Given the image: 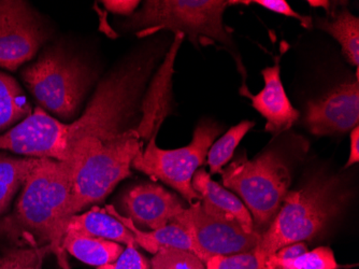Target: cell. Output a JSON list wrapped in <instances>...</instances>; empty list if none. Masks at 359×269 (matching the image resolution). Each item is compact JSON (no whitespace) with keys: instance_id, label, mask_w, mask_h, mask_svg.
<instances>
[{"instance_id":"obj_1","label":"cell","mask_w":359,"mask_h":269,"mask_svg":"<svg viewBox=\"0 0 359 269\" xmlns=\"http://www.w3.org/2000/svg\"><path fill=\"white\" fill-rule=\"evenodd\" d=\"M70 162L39 159L24 182L12 214L0 220V235L18 247L50 246L62 269H70L62 238L69 216Z\"/></svg>"},{"instance_id":"obj_2","label":"cell","mask_w":359,"mask_h":269,"mask_svg":"<svg viewBox=\"0 0 359 269\" xmlns=\"http://www.w3.org/2000/svg\"><path fill=\"white\" fill-rule=\"evenodd\" d=\"M158 53L144 52L128 58L97 88L86 112L68 124L67 143L72 150L84 139L110 141L122 136L136 114L147 82L156 66Z\"/></svg>"},{"instance_id":"obj_3","label":"cell","mask_w":359,"mask_h":269,"mask_svg":"<svg viewBox=\"0 0 359 269\" xmlns=\"http://www.w3.org/2000/svg\"><path fill=\"white\" fill-rule=\"evenodd\" d=\"M348 196L338 176L320 173L300 189L288 192L254 249L258 258L265 263L283 247L318 237L344 211Z\"/></svg>"},{"instance_id":"obj_4","label":"cell","mask_w":359,"mask_h":269,"mask_svg":"<svg viewBox=\"0 0 359 269\" xmlns=\"http://www.w3.org/2000/svg\"><path fill=\"white\" fill-rule=\"evenodd\" d=\"M240 1L231 0H148L140 10L129 16L125 29L136 32L140 37L152 35L158 30H171L175 34L187 36L194 44H222L236 60L238 70L243 77L245 86V68L241 56L238 55L233 38L224 25V12L227 7Z\"/></svg>"},{"instance_id":"obj_5","label":"cell","mask_w":359,"mask_h":269,"mask_svg":"<svg viewBox=\"0 0 359 269\" xmlns=\"http://www.w3.org/2000/svg\"><path fill=\"white\" fill-rule=\"evenodd\" d=\"M140 131L129 129L110 141L84 139L72 150V187L68 216L100 203L123 180L132 176L133 161L141 152Z\"/></svg>"},{"instance_id":"obj_6","label":"cell","mask_w":359,"mask_h":269,"mask_svg":"<svg viewBox=\"0 0 359 269\" xmlns=\"http://www.w3.org/2000/svg\"><path fill=\"white\" fill-rule=\"evenodd\" d=\"M292 150L272 147L254 159L243 153L222 171L224 188L241 197L258 226L271 223L290 192Z\"/></svg>"},{"instance_id":"obj_7","label":"cell","mask_w":359,"mask_h":269,"mask_svg":"<svg viewBox=\"0 0 359 269\" xmlns=\"http://www.w3.org/2000/svg\"><path fill=\"white\" fill-rule=\"evenodd\" d=\"M22 78L40 106L69 120L76 115L94 74L80 58L56 46L26 67Z\"/></svg>"},{"instance_id":"obj_8","label":"cell","mask_w":359,"mask_h":269,"mask_svg":"<svg viewBox=\"0 0 359 269\" xmlns=\"http://www.w3.org/2000/svg\"><path fill=\"white\" fill-rule=\"evenodd\" d=\"M223 131L217 122L205 120L194 131L193 139L187 147L164 150L157 145V133L153 135L147 147L135 157L132 167L151 178L168 184L181 194L189 204L201 202L194 190L191 180L198 168L205 164L210 147Z\"/></svg>"},{"instance_id":"obj_9","label":"cell","mask_w":359,"mask_h":269,"mask_svg":"<svg viewBox=\"0 0 359 269\" xmlns=\"http://www.w3.org/2000/svg\"><path fill=\"white\" fill-rule=\"evenodd\" d=\"M175 222L189 232L203 263L212 256H233L250 252L257 247L262 234L247 232L236 222L208 214L201 202L191 204Z\"/></svg>"},{"instance_id":"obj_10","label":"cell","mask_w":359,"mask_h":269,"mask_svg":"<svg viewBox=\"0 0 359 269\" xmlns=\"http://www.w3.org/2000/svg\"><path fill=\"white\" fill-rule=\"evenodd\" d=\"M68 124L36 109L7 133H0V150L34 159L69 162Z\"/></svg>"},{"instance_id":"obj_11","label":"cell","mask_w":359,"mask_h":269,"mask_svg":"<svg viewBox=\"0 0 359 269\" xmlns=\"http://www.w3.org/2000/svg\"><path fill=\"white\" fill-rule=\"evenodd\" d=\"M46 37L41 21L27 4L0 0V66L18 70L35 56Z\"/></svg>"},{"instance_id":"obj_12","label":"cell","mask_w":359,"mask_h":269,"mask_svg":"<svg viewBox=\"0 0 359 269\" xmlns=\"http://www.w3.org/2000/svg\"><path fill=\"white\" fill-rule=\"evenodd\" d=\"M304 123L310 133L320 137L346 133L358 126V79L342 83L320 98L309 100Z\"/></svg>"},{"instance_id":"obj_13","label":"cell","mask_w":359,"mask_h":269,"mask_svg":"<svg viewBox=\"0 0 359 269\" xmlns=\"http://www.w3.org/2000/svg\"><path fill=\"white\" fill-rule=\"evenodd\" d=\"M125 218L138 228L159 230L175 221L187 207L175 194L155 183L137 184L121 199Z\"/></svg>"},{"instance_id":"obj_14","label":"cell","mask_w":359,"mask_h":269,"mask_svg":"<svg viewBox=\"0 0 359 269\" xmlns=\"http://www.w3.org/2000/svg\"><path fill=\"white\" fill-rule=\"evenodd\" d=\"M265 86L257 95L249 90H240L242 96L251 99L252 106L266 120V131L278 136L288 131L299 119L300 112L292 107L281 80L280 56L276 58L273 66L262 70Z\"/></svg>"},{"instance_id":"obj_15","label":"cell","mask_w":359,"mask_h":269,"mask_svg":"<svg viewBox=\"0 0 359 269\" xmlns=\"http://www.w3.org/2000/svg\"><path fill=\"white\" fill-rule=\"evenodd\" d=\"M191 184L201 196V207L208 214L236 222L247 232H256L251 214L241 199L221 184L213 181L205 171H196Z\"/></svg>"},{"instance_id":"obj_16","label":"cell","mask_w":359,"mask_h":269,"mask_svg":"<svg viewBox=\"0 0 359 269\" xmlns=\"http://www.w3.org/2000/svg\"><path fill=\"white\" fill-rule=\"evenodd\" d=\"M106 211L118 218V221L122 222L132 232L137 246H140L150 254H156L161 249L175 248L189 251L199 258L198 250L194 244L189 232L177 222H172L159 230H143L137 228L132 220L121 216L120 212L113 206H108Z\"/></svg>"},{"instance_id":"obj_17","label":"cell","mask_w":359,"mask_h":269,"mask_svg":"<svg viewBox=\"0 0 359 269\" xmlns=\"http://www.w3.org/2000/svg\"><path fill=\"white\" fill-rule=\"evenodd\" d=\"M66 232L86 235L90 237L102 238L126 246L137 247L132 232L118 218L104 209L93 208L90 211L70 216Z\"/></svg>"},{"instance_id":"obj_18","label":"cell","mask_w":359,"mask_h":269,"mask_svg":"<svg viewBox=\"0 0 359 269\" xmlns=\"http://www.w3.org/2000/svg\"><path fill=\"white\" fill-rule=\"evenodd\" d=\"M62 249L81 262L96 267L116 262L124 251L118 242L72 232L65 234Z\"/></svg>"},{"instance_id":"obj_19","label":"cell","mask_w":359,"mask_h":269,"mask_svg":"<svg viewBox=\"0 0 359 269\" xmlns=\"http://www.w3.org/2000/svg\"><path fill=\"white\" fill-rule=\"evenodd\" d=\"M332 19L318 18L316 27L330 34L340 44L342 53L348 62L358 68L359 64V20L348 8L342 7L330 13Z\"/></svg>"},{"instance_id":"obj_20","label":"cell","mask_w":359,"mask_h":269,"mask_svg":"<svg viewBox=\"0 0 359 269\" xmlns=\"http://www.w3.org/2000/svg\"><path fill=\"white\" fill-rule=\"evenodd\" d=\"M39 159L15 157L0 153V216L7 211L16 192L23 187Z\"/></svg>"},{"instance_id":"obj_21","label":"cell","mask_w":359,"mask_h":269,"mask_svg":"<svg viewBox=\"0 0 359 269\" xmlns=\"http://www.w3.org/2000/svg\"><path fill=\"white\" fill-rule=\"evenodd\" d=\"M32 113L21 86L12 77L0 72V131Z\"/></svg>"},{"instance_id":"obj_22","label":"cell","mask_w":359,"mask_h":269,"mask_svg":"<svg viewBox=\"0 0 359 269\" xmlns=\"http://www.w3.org/2000/svg\"><path fill=\"white\" fill-rule=\"evenodd\" d=\"M254 125L255 123L251 121H242L239 124L228 129L219 140L211 145L207 157V163L211 173H222L224 166L233 159L235 150L244 136L253 129Z\"/></svg>"},{"instance_id":"obj_23","label":"cell","mask_w":359,"mask_h":269,"mask_svg":"<svg viewBox=\"0 0 359 269\" xmlns=\"http://www.w3.org/2000/svg\"><path fill=\"white\" fill-rule=\"evenodd\" d=\"M48 254H52L50 246L16 247L0 256V269H43Z\"/></svg>"},{"instance_id":"obj_24","label":"cell","mask_w":359,"mask_h":269,"mask_svg":"<svg viewBox=\"0 0 359 269\" xmlns=\"http://www.w3.org/2000/svg\"><path fill=\"white\" fill-rule=\"evenodd\" d=\"M266 266V265H265ZM334 252L328 247L306 251L298 258L279 264L266 266L267 269H338Z\"/></svg>"},{"instance_id":"obj_25","label":"cell","mask_w":359,"mask_h":269,"mask_svg":"<svg viewBox=\"0 0 359 269\" xmlns=\"http://www.w3.org/2000/svg\"><path fill=\"white\" fill-rule=\"evenodd\" d=\"M151 269H207L205 264L189 251L164 248L154 254Z\"/></svg>"},{"instance_id":"obj_26","label":"cell","mask_w":359,"mask_h":269,"mask_svg":"<svg viewBox=\"0 0 359 269\" xmlns=\"http://www.w3.org/2000/svg\"><path fill=\"white\" fill-rule=\"evenodd\" d=\"M205 264L207 269H267L255 250L233 256H212Z\"/></svg>"},{"instance_id":"obj_27","label":"cell","mask_w":359,"mask_h":269,"mask_svg":"<svg viewBox=\"0 0 359 269\" xmlns=\"http://www.w3.org/2000/svg\"><path fill=\"white\" fill-rule=\"evenodd\" d=\"M242 4H256V5L265 8V9L274 12V13L282 14V15L287 16V18L298 20L302 27L306 28V29L313 28V21H312L311 16L302 15V14L298 13L295 10H292L290 4L285 0H254V1H242Z\"/></svg>"},{"instance_id":"obj_28","label":"cell","mask_w":359,"mask_h":269,"mask_svg":"<svg viewBox=\"0 0 359 269\" xmlns=\"http://www.w3.org/2000/svg\"><path fill=\"white\" fill-rule=\"evenodd\" d=\"M97 269H151V267L136 247L127 246L116 262L97 267Z\"/></svg>"},{"instance_id":"obj_29","label":"cell","mask_w":359,"mask_h":269,"mask_svg":"<svg viewBox=\"0 0 359 269\" xmlns=\"http://www.w3.org/2000/svg\"><path fill=\"white\" fill-rule=\"evenodd\" d=\"M139 4L140 3L137 0H106L104 1V6L109 11L126 16L134 14Z\"/></svg>"},{"instance_id":"obj_30","label":"cell","mask_w":359,"mask_h":269,"mask_svg":"<svg viewBox=\"0 0 359 269\" xmlns=\"http://www.w3.org/2000/svg\"><path fill=\"white\" fill-rule=\"evenodd\" d=\"M359 161V127L356 126L351 131L350 157L344 168L351 167Z\"/></svg>"}]
</instances>
